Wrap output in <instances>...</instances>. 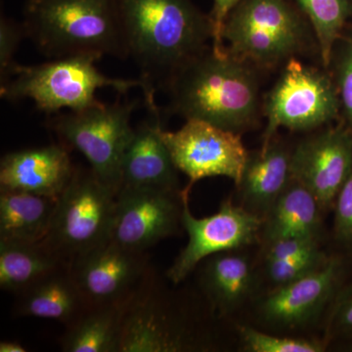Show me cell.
<instances>
[{
  "instance_id": "cell-1",
  "label": "cell",
  "mask_w": 352,
  "mask_h": 352,
  "mask_svg": "<svg viewBox=\"0 0 352 352\" xmlns=\"http://www.w3.org/2000/svg\"><path fill=\"white\" fill-rule=\"evenodd\" d=\"M127 57L156 94L180 67L208 50L210 16L191 0H116Z\"/></svg>"
},
{
  "instance_id": "cell-2",
  "label": "cell",
  "mask_w": 352,
  "mask_h": 352,
  "mask_svg": "<svg viewBox=\"0 0 352 352\" xmlns=\"http://www.w3.org/2000/svg\"><path fill=\"white\" fill-rule=\"evenodd\" d=\"M245 62L206 50L180 67L166 85L173 112L228 131H245L258 111V85Z\"/></svg>"
},
{
  "instance_id": "cell-3",
  "label": "cell",
  "mask_w": 352,
  "mask_h": 352,
  "mask_svg": "<svg viewBox=\"0 0 352 352\" xmlns=\"http://www.w3.org/2000/svg\"><path fill=\"white\" fill-rule=\"evenodd\" d=\"M23 25L27 38L51 59L127 58L116 0H27Z\"/></svg>"
},
{
  "instance_id": "cell-4",
  "label": "cell",
  "mask_w": 352,
  "mask_h": 352,
  "mask_svg": "<svg viewBox=\"0 0 352 352\" xmlns=\"http://www.w3.org/2000/svg\"><path fill=\"white\" fill-rule=\"evenodd\" d=\"M99 59L95 55L82 54L51 59L34 66L19 65L12 78L0 85V95L11 102L32 99L38 110L51 115L63 109L78 112L98 105L101 103L96 99L99 88L112 87L122 95L139 87L143 90L150 112H159L154 92L141 78L103 75L95 66Z\"/></svg>"
},
{
  "instance_id": "cell-5",
  "label": "cell",
  "mask_w": 352,
  "mask_h": 352,
  "mask_svg": "<svg viewBox=\"0 0 352 352\" xmlns=\"http://www.w3.org/2000/svg\"><path fill=\"white\" fill-rule=\"evenodd\" d=\"M305 38L302 18L288 0H242L222 30L227 54L263 67L295 57Z\"/></svg>"
},
{
  "instance_id": "cell-6",
  "label": "cell",
  "mask_w": 352,
  "mask_h": 352,
  "mask_svg": "<svg viewBox=\"0 0 352 352\" xmlns=\"http://www.w3.org/2000/svg\"><path fill=\"white\" fill-rule=\"evenodd\" d=\"M117 192L104 184L91 168H76L57 199L43 242L58 256L73 259L110 241Z\"/></svg>"
},
{
  "instance_id": "cell-7",
  "label": "cell",
  "mask_w": 352,
  "mask_h": 352,
  "mask_svg": "<svg viewBox=\"0 0 352 352\" xmlns=\"http://www.w3.org/2000/svg\"><path fill=\"white\" fill-rule=\"evenodd\" d=\"M136 101H120L68 113L50 120L51 131L62 144L82 153L104 184L119 192L124 153L133 136L131 115Z\"/></svg>"
},
{
  "instance_id": "cell-8",
  "label": "cell",
  "mask_w": 352,
  "mask_h": 352,
  "mask_svg": "<svg viewBox=\"0 0 352 352\" xmlns=\"http://www.w3.org/2000/svg\"><path fill=\"white\" fill-rule=\"evenodd\" d=\"M204 347L154 268L127 302L119 352H182Z\"/></svg>"
},
{
  "instance_id": "cell-9",
  "label": "cell",
  "mask_w": 352,
  "mask_h": 352,
  "mask_svg": "<svg viewBox=\"0 0 352 352\" xmlns=\"http://www.w3.org/2000/svg\"><path fill=\"white\" fill-rule=\"evenodd\" d=\"M340 111L337 87L330 76L291 58L266 101L263 146L272 141L279 127L311 131L332 122Z\"/></svg>"
},
{
  "instance_id": "cell-10",
  "label": "cell",
  "mask_w": 352,
  "mask_h": 352,
  "mask_svg": "<svg viewBox=\"0 0 352 352\" xmlns=\"http://www.w3.org/2000/svg\"><path fill=\"white\" fill-rule=\"evenodd\" d=\"M161 136L178 171L189 183L185 193L204 178L224 176L239 184L249 153L240 133L199 120H187L177 131L161 129Z\"/></svg>"
},
{
  "instance_id": "cell-11",
  "label": "cell",
  "mask_w": 352,
  "mask_h": 352,
  "mask_svg": "<svg viewBox=\"0 0 352 352\" xmlns=\"http://www.w3.org/2000/svg\"><path fill=\"white\" fill-rule=\"evenodd\" d=\"M182 226L188 235V244L166 273V279L175 286L184 282L210 256L252 244L263 224L261 215L231 201H223L217 214L197 219L190 212L189 194L182 191Z\"/></svg>"
},
{
  "instance_id": "cell-12",
  "label": "cell",
  "mask_w": 352,
  "mask_h": 352,
  "mask_svg": "<svg viewBox=\"0 0 352 352\" xmlns=\"http://www.w3.org/2000/svg\"><path fill=\"white\" fill-rule=\"evenodd\" d=\"M183 208L182 191L120 188L110 241L131 251L148 252L183 227Z\"/></svg>"
},
{
  "instance_id": "cell-13",
  "label": "cell",
  "mask_w": 352,
  "mask_h": 352,
  "mask_svg": "<svg viewBox=\"0 0 352 352\" xmlns=\"http://www.w3.org/2000/svg\"><path fill=\"white\" fill-rule=\"evenodd\" d=\"M151 268L147 252L131 251L111 241L69 263L88 307L124 305Z\"/></svg>"
},
{
  "instance_id": "cell-14",
  "label": "cell",
  "mask_w": 352,
  "mask_h": 352,
  "mask_svg": "<svg viewBox=\"0 0 352 352\" xmlns=\"http://www.w3.org/2000/svg\"><path fill=\"white\" fill-rule=\"evenodd\" d=\"M352 170V131L326 129L302 141L291 153L292 178L307 187L322 210L333 205Z\"/></svg>"
},
{
  "instance_id": "cell-15",
  "label": "cell",
  "mask_w": 352,
  "mask_h": 352,
  "mask_svg": "<svg viewBox=\"0 0 352 352\" xmlns=\"http://www.w3.org/2000/svg\"><path fill=\"white\" fill-rule=\"evenodd\" d=\"M342 273L340 259L329 258L314 272L277 286L261 302V317L279 327L305 325L320 314L332 300L337 293Z\"/></svg>"
},
{
  "instance_id": "cell-16",
  "label": "cell",
  "mask_w": 352,
  "mask_h": 352,
  "mask_svg": "<svg viewBox=\"0 0 352 352\" xmlns=\"http://www.w3.org/2000/svg\"><path fill=\"white\" fill-rule=\"evenodd\" d=\"M75 168L62 143L8 153L0 162V190L58 199Z\"/></svg>"
},
{
  "instance_id": "cell-17",
  "label": "cell",
  "mask_w": 352,
  "mask_h": 352,
  "mask_svg": "<svg viewBox=\"0 0 352 352\" xmlns=\"http://www.w3.org/2000/svg\"><path fill=\"white\" fill-rule=\"evenodd\" d=\"M161 118L134 129L124 153L120 188L180 191L177 168L161 136Z\"/></svg>"
},
{
  "instance_id": "cell-18",
  "label": "cell",
  "mask_w": 352,
  "mask_h": 352,
  "mask_svg": "<svg viewBox=\"0 0 352 352\" xmlns=\"http://www.w3.org/2000/svg\"><path fill=\"white\" fill-rule=\"evenodd\" d=\"M13 314L50 319L68 325L88 307L76 285L69 263L41 278L17 294Z\"/></svg>"
},
{
  "instance_id": "cell-19",
  "label": "cell",
  "mask_w": 352,
  "mask_h": 352,
  "mask_svg": "<svg viewBox=\"0 0 352 352\" xmlns=\"http://www.w3.org/2000/svg\"><path fill=\"white\" fill-rule=\"evenodd\" d=\"M292 180L291 153L270 141L249 154L239 186L245 208L265 217Z\"/></svg>"
},
{
  "instance_id": "cell-20",
  "label": "cell",
  "mask_w": 352,
  "mask_h": 352,
  "mask_svg": "<svg viewBox=\"0 0 352 352\" xmlns=\"http://www.w3.org/2000/svg\"><path fill=\"white\" fill-rule=\"evenodd\" d=\"M57 199L0 190V242H41L47 235Z\"/></svg>"
},
{
  "instance_id": "cell-21",
  "label": "cell",
  "mask_w": 352,
  "mask_h": 352,
  "mask_svg": "<svg viewBox=\"0 0 352 352\" xmlns=\"http://www.w3.org/2000/svg\"><path fill=\"white\" fill-rule=\"evenodd\" d=\"M321 210L314 194L292 178L288 187L264 217V239L267 244L288 237L318 239Z\"/></svg>"
},
{
  "instance_id": "cell-22",
  "label": "cell",
  "mask_w": 352,
  "mask_h": 352,
  "mask_svg": "<svg viewBox=\"0 0 352 352\" xmlns=\"http://www.w3.org/2000/svg\"><path fill=\"white\" fill-rule=\"evenodd\" d=\"M201 286L214 312L226 315L239 307L252 288L251 265L245 256L220 252L205 259Z\"/></svg>"
},
{
  "instance_id": "cell-23",
  "label": "cell",
  "mask_w": 352,
  "mask_h": 352,
  "mask_svg": "<svg viewBox=\"0 0 352 352\" xmlns=\"http://www.w3.org/2000/svg\"><path fill=\"white\" fill-rule=\"evenodd\" d=\"M41 242H0V288L14 296L68 264Z\"/></svg>"
},
{
  "instance_id": "cell-24",
  "label": "cell",
  "mask_w": 352,
  "mask_h": 352,
  "mask_svg": "<svg viewBox=\"0 0 352 352\" xmlns=\"http://www.w3.org/2000/svg\"><path fill=\"white\" fill-rule=\"evenodd\" d=\"M127 303V302H126ZM124 305L88 307L65 326L60 338L64 352H119Z\"/></svg>"
},
{
  "instance_id": "cell-25",
  "label": "cell",
  "mask_w": 352,
  "mask_h": 352,
  "mask_svg": "<svg viewBox=\"0 0 352 352\" xmlns=\"http://www.w3.org/2000/svg\"><path fill=\"white\" fill-rule=\"evenodd\" d=\"M311 23L324 66L332 62L336 44L352 13L349 0H295Z\"/></svg>"
},
{
  "instance_id": "cell-26",
  "label": "cell",
  "mask_w": 352,
  "mask_h": 352,
  "mask_svg": "<svg viewBox=\"0 0 352 352\" xmlns=\"http://www.w3.org/2000/svg\"><path fill=\"white\" fill-rule=\"evenodd\" d=\"M243 344L251 352H321L325 346L314 340L277 337L251 327L240 329Z\"/></svg>"
},
{
  "instance_id": "cell-27",
  "label": "cell",
  "mask_w": 352,
  "mask_h": 352,
  "mask_svg": "<svg viewBox=\"0 0 352 352\" xmlns=\"http://www.w3.org/2000/svg\"><path fill=\"white\" fill-rule=\"evenodd\" d=\"M328 258L318 249L295 258L265 261L266 272L271 281L280 286L314 272L323 266Z\"/></svg>"
},
{
  "instance_id": "cell-28",
  "label": "cell",
  "mask_w": 352,
  "mask_h": 352,
  "mask_svg": "<svg viewBox=\"0 0 352 352\" xmlns=\"http://www.w3.org/2000/svg\"><path fill=\"white\" fill-rule=\"evenodd\" d=\"M27 38L24 25L6 16L0 18V85L12 78L19 64L14 57L21 41Z\"/></svg>"
},
{
  "instance_id": "cell-29",
  "label": "cell",
  "mask_w": 352,
  "mask_h": 352,
  "mask_svg": "<svg viewBox=\"0 0 352 352\" xmlns=\"http://www.w3.org/2000/svg\"><path fill=\"white\" fill-rule=\"evenodd\" d=\"M340 43L336 60V87L340 110L352 131V41L346 39Z\"/></svg>"
},
{
  "instance_id": "cell-30",
  "label": "cell",
  "mask_w": 352,
  "mask_h": 352,
  "mask_svg": "<svg viewBox=\"0 0 352 352\" xmlns=\"http://www.w3.org/2000/svg\"><path fill=\"white\" fill-rule=\"evenodd\" d=\"M335 234L342 244L352 247V170L333 201Z\"/></svg>"
},
{
  "instance_id": "cell-31",
  "label": "cell",
  "mask_w": 352,
  "mask_h": 352,
  "mask_svg": "<svg viewBox=\"0 0 352 352\" xmlns=\"http://www.w3.org/2000/svg\"><path fill=\"white\" fill-rule=\"evenodd\" d=\"M318 249V239H314V238H281V239L268 243L265 252V261L295 258Z\"/></svg>"
},
{
  "instance_id": "cell-32",
  "label": "cell",
  "mask_w": 352,
  "mask_h": 352,
  "mask_svg": "<svg viewBox=\"0 0 352 352\" xmlns=\"http://www.w3.org/2000/svg\"><path fill=\"white\" fill-rule=\"evenodd\" d=\"M331 316L333 333L352 339V283L340 291Z\"/></svg>"
},
{
  "instance_id": "cell-33",
  "label": "cell",
  "mask_w": 352,
  "mask_h": 352,
  "mask_svg": "<svg viewBox=\"0 0 352 352\" xmlns=\"http://www.w3.org/2000/svg\"><path fill=\"white\" fill-rule=\"evenodd\" d=\"M242 0H214L212 12L210 14V23L212 27V50L217 54H223L224 43L222 41V30L227 17Z\"/></svg>"
},
{
  "instance_id": "cell-34",
  "label": "cell",
  "mask_w": 352,
  "mask_h": 352,
  "mask_svg": "<svg viewBox=\"0 0 352 352\" xmlns=\"http://www.w3.org/2000/svg\"><path fill=\"white\" fill-rule=\"evenodd\" d=\"M22 344L16 340H2L0 342V352H27Z\"/></svg>"
}]
</instances>
